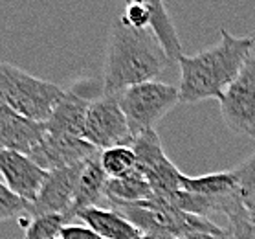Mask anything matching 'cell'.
I'll return each mask as SVG.
<instances>
[{
    "instance_id": "obj_1",
    "label": "cell",
    "mask_w": 255,
    "mask_h": 239,
    "mask_svg": "<svg viewBox=\"0 0 255 239\" xmlns=\"http://www.w3.org/2000/svg\"><path fill=\"white\" fill-rule=\"evenodd\" d=\"M171 59L151 28L134 29L120 17L112 22L103 64V96H120L128 87L154 81Z\"/></svg>"
},
{
    "instance_id": "obj_5",
    "label": "cell",
    "mask_w": 255,
    "mask_h": 239,
    "mask_svg": "<svg viewBox=\"0 0 255 239\" xmlns=\"http://www.w3.org/2000/svg\"><path fill=\"white\" fill-rule=\"evenodd\" d=\"M85 140L98 151L130 146L134 140L118 96H98L90 101L85 116Z\"/></svg>"
},
{
    "instance_id": "obj_19",
    "label": "cell",
    "mask_w": 255,
    "mask_h": 239,
    "mask_svg": "<svg viewBox=\"0 0 255 239\" xmlns=\"http://www.w3.org/2000/svg\"><path fill=\"white\" fill-rule=\"evenodd\" d=\"M31 214V203L18 197L9 188L0 181V223L9 221V219H22L24 216L29 217Z\"/></svg>"
},
{
    "instance_id": "obj_18",
    "label": "cell",
    "mask_w": 255,
    "mask_h": 239,
    "mask_svg": "<svg viewBox=\"0 0 255 239\" xmlns=\"http://www.w3.org/2000/svg\"><path fill=\"white\" fill-rule=\"evenodd\" d=\"M237 179V195L243 206L248 210L255 208V153L233 169Z\"/></svg>"
},
{
    "instance_id": "obj_4",
    "label": "cell",
    "mask_w": 255,
    "mask_h": 239,
    "mask_svg": "<svg viewBox=\"0 0 255 239\" xmlns=\"http://www.w3.org/2000/svg\"><path fill=\"white\" fill-rule=\"evenodd\" d=\"M120 105L127 118L132 136L156 129L169 111L180 103V90L174 85L163 81H147L128 87L120 96Z\"/></svg>"
},
{
    "instance_id": "obj_21",
    "label": "cell",
    "mask_w": 255,
    "mask_h": 239,
    "mask_svg": "<svg viewBox=\"0 0 255 239\" xmlns=\"http://www.w3.org/2000/svg\"><path fill=\"white\" fill-rule=\"evenodd\" d=\"M61 239H101L92 228L87 225H66L61 230Z\"/></svg>"
},
{
    "instance_id": "obj_8",
    "label": "cell",
    "mask_w": 255,
    "mask_h": 239,
    "mask_svg": "<svg viewBox=\"0 0 255 239\" xmlns=\"http://www.w3.org/2000/svg\"><path fill=\"white\" fill-rule=\"evenodd\" d=\"M87 162L48 171V177L41 188V193H39L37 201L31 204L29 217L44 216V214H63V216H68L70 219H74L72 217V206H74L77 184H79V179H81V173Z\"/></svg>"
},
{
    "instance_id": "obj_17",
    "label": "cell",
    "mask_w": 255,
    "mask_h": 239,
    "mask_svg": "<svg viewBox=\"0 0 255 239\" xmlns=\"http://www.w3.org/2000/svg\"><path fill=\"white\" fill-rule=\"evenodd\" d=\"M68 216L63 214H44V216L29 217L24 225V239H53L61 236L66 225H70Z\"/></svg>"
},
{
    "instance_id": "obj_22",
    "label": "cell",
    "mask_w": 255,
    "mask_h": 239,
    "mask_svg": "<svg viewBox=\"0 0 255 239\" xmlns=\"http://www.w3.org/2000/svg\"><path fill=\"white\" fill-rule=\"evenodd\" d=\"M182 239H228V232L222 236H215V234H189L184 236Z\"/></svg>"
},
{
    "instance_id": "obj_7",
    "label": "cell",
    "mask_w": 255,
    "mask_h": 239,
    "mask_svg": "<svg viewBox=\"0 0 255 239\" xmlns=\"http://www.w3.org/2000/svg\"><path fill=\"white\" fill-rule=\"evenodd\" d=\"M130 146L136 155V169L147 179L156 197L178 192L182 171L165 155L156 129L134 136Z\"/></svg>"
},
{
    "instance_id": "obj_10",
    "label": "cell",
    "mask_w": 255,
    "mask_h": 239,
    "mask_svg": "<svg viewBox=\"0 0 255 239\" xmlns=\"http://www.w3.org/2000/svg\"><path fill=\"white\" fill-rule=\"evenodd\" d=\"M0 177L13 193L33 204L46 181L48 171L22 153L0 149Z\"/></svg>"
},
{
    "instance_id": "obj_25",
    "label": "cell",
    "mask_w": 255,
    "mask_h": 239,
    "mask_svg": "<svg viewBox=\"0 0 255 239\" xmlns=\"http://www.w3.org/2000/svg\"><path fill=\"white\" fill-rule=\"evenodd\" d=\"M53 239H61V238H53Z\"/></svg>"
},
{
    "instance_id": "obj_6",
    "label": "cell",
    "mask_w": 255,
    "mask_h": 239,
    "mask_svg": "<svg viewBox=\"0 0 255 239\" xmlns=\"http://www.w3.org/2000/svg\"><path fill=\"white\" fill-rule=\"evenodd\" d=\"M219 103L226 127L233 134L255 140V50Z\"/></svg>"
},
{
    "instance_id": "obj_15",
    "label": "cell",
    "mask_w": 255,
    "mask_h": 239,
    "mask_svg": "<svg viewBox=\"0 0 255 239\" xmlns=\"http://www.w3.org/2000/svg\"><path fill=\"white\" fill-rule=\"evenodd\" d=\"M154 197L151 184L138 169L123 179H111L107 184L105 199L111 203H139Z\"/></svg>"
},
{
    "instance_id": "obj_9",
    "label": "cell",
    "mask_w": 255,
    "mask_h": 239,
    "mask_svg": "<svg viewBox=\"0 0 255 239\" xmlns=\"http://www.w3.org/2000/svg\"><path fill=\"white\" fill-rule=\"evenodd\" d=\"M46 140V123L20 116L0 98V149H11L29 157L39 153Z\"/></svg>"
},
{
    "instance_id": "obj_11",
    "label": "cell",
    "mask_w": 255,
    "mask_h": 239,
    "mask_svg": "<svg viewBox=\"0 0 255 239\" xmlns=\"http://www.w3.org/2000/svg\"><path fill=\"white\" fill-rule=\"evenodd\" d=\"M81 85L64 88V96L46 122V131L50 134L79 136L85 138V116L90 101L98 96H88L81 90Z\"/></svg>"
},
{
    "instance_id": "obj_16",
    "label": "cell",
    "mask_w": 255,
    "mask_h": 239,
    "mask_svg": "<svg viewBox=\"0 0 255 239\" xmlns=\"http://www.w3.org/2000/svg\"><path fill=\"white\" fill-rule=\"evenodd\" d=\"M99 164L105 175L111 179H123L136 169V155L132 146H116L99 151Z\"/></svg>"
},
{
    "instance_id": "obj_12",
    "label": "cell",
    "mask_w": 255,
    "mask_h": 239,
    "mask_svg": "<svg viewBox=\"0 0 255 239\" xmlns=\"http://www.w3.org/2000/svg\"><path fill=\"white\" fill-rule=\"evenodd\" d=\"M76 219H81L88 228H92L101 239H139L143 234L125 219L116 208H99L92 206L81 210Z\"/></svg>"
},
{
    "instance_id": "obj_13",
    "label": "cell",
    "mask_w": 255,
    "mask_h": 239,
    "mask_svg": "<svg viewBox=\"0 0 255 239\" xmlns=\"http://www.w3.org/2000/svg\"><path fill=\"white\" fill-rule=\"evenodd\" d=\"M107 184H109V177L105 175L103 168L99 164V153H98L96 157H92L85 164V169H83L79 184H77L74 206H72V217L76 219L77 214L81 210L98 206L99 199L105 197Z\"/></svg>"
},
{
    "instance_id": "obj_3",
    "label": "cell",
    "mask_w": 255,
    "mask_h": 239,
    "mask_svg": "<svg viewBox=\"0 0 255 239\" xmlns=\"http://www.w3.org/2000/svg\"><path fill=\"white\" fill-rule=\"evenodd\" d=\"M64 96V88L35 77L15 64L0 63V98L11 111L46 123Z\"/></svg>"
},
{
    "instance_id": "obj_14",
    "label": "cell",
    "mask_w": 255,
    "mask_h": 239,
    "mask_svg": "<svg viewBox=\"0 0 255 239\" xmlns=\"http://www.w3.org/2000/svg\"><path fill=\"white\" fill-rule=\"evenodd\" d=\"M180 190L204 195V197H228V195L237 193V179H235L233 169L208 173V175L200 177H187L182 173Z\"/></svg>"
},
{
    "instance_id": "obj_20",
    "label": "cell",
    "mask_w": 255,
    "mask_h": 239,
    "mask_svg": "<svg viewBox=\"0 0 255 239\" xmlns=\"http://www.w3.org/2000/svg\"><path fill=\"white\" fill-rule=\"evenodd\" d=\"M120 20L134 29H147L151 28L152 15L151 9L143 4H127L123 13L120 15Z\"/></svg>"
},
{
    "instance_id": "obj_24",
    "label": "cell",
    "mask_w": 255,
    "mask_h": 239,
    "mask_svg": "<svg viewBox=\"0 0 255 239\" xmlns=\"http://www.w3.org/2000/svg\"><path fill=\"white\" fill-rule=\"evenodd\" d=\"M127 4H143V6H149L152 0H125Z\"/></svg>"
},
{
    "instance_id": "obj_2",
    "label": "cell",
    "mask_w": 255,
    "mask_h": 239,
    "mask_svg": "<svg viewBox=\"0 0 255 239\" xmlns=\"http://www.w3.org/2000/svg\"><path fill=\"white\" fill-rule=\"evenodd\" d=\"M255 50V31L252 35H232L221 28V41L195 55H182L180 66V101L200 103L204 99H221L226 88L235 81Z\"/></svg>"
},
{
    "instance_id": "obj_23",
    "label": "cell",
    "mask_w": 255,
    "mask_h": 239,
    "mask_svg": "<svg viewBox=\"0 0 255 239\" xmlns=\"http://www.w3.org/2000/svg\"><path fill=\"white\" fill-rule=\"evenodd\" d=\"M139 239H180V238H176V236H171V234L156 232V234H143Z\"/></svg>"
}]
</instances>
